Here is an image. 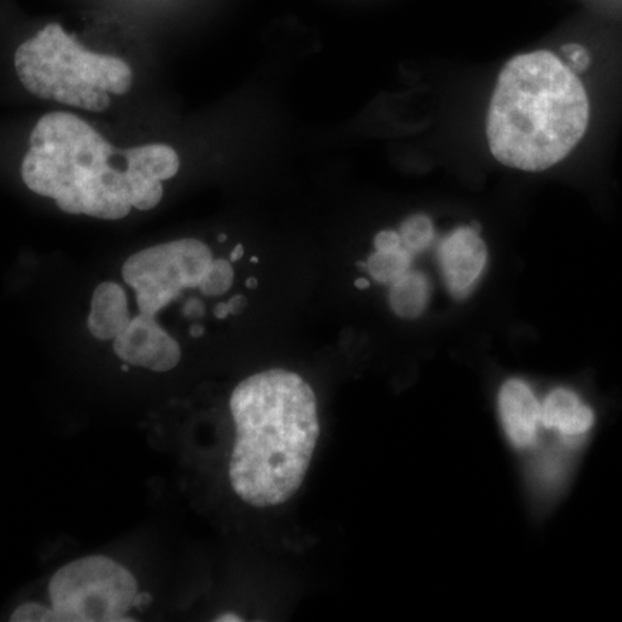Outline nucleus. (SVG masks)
<instances>
[{"mask_svg":"<svg viewBox=\"0 0 622 622\" xmlns=\"http://www.w3.org/2000/svg\"><path fill=\"white\" fill-rule=\"evenodd\" d=\"M215 621L216 622H242L244 621V619H242V617L237 616V614H232V612H229V614H220V616L216 617Z\"/></svg>","mask_w":622,"mask_h":622,"instance_id":"obj_24","label":"nucleus"},{"mask_svg":"<svg viewBox=\"0 0 622 622\" xmlns=\"http://www.w3.org/2000/svg\"><path fill=\"white\" fill-rule=\"evenodd\" d=\"M13 622H54L52 607H45L42 603L28 602L20 605L11 616Z\"/></svg>","mask_w":622,"mask_h":622,"instance_id":"obj_17","label":"nucleus"},{"mask_svg":"<svg viewBox=\"0 0 622 622\" xmlns=\"http://www.w3.org/2000/svg\"><path fill=\"white\" fill-rule=\"evenodd\" d=\"M234 267L230 260H213L197 289L206 296H222L234 284Z\"/></svg>","mask_w":622,"mask_h":622,"instance_id":"obj_16","label":"nucleus"},{"mask_svg":"<svg viewBox=\"0 0 622 622\" xmlns=\"http://www.w3.org/2000/svg\"><path fill=\"white\" fill-rule=\"evenodd\" d=\"M541 424L546 429H557L562 436L578 438L595 424V413L584 405L578 394L569 389H555L541 405Z\"/></svg>","mask_w":622,"mask_h":622,"instance_id":"obj_12","label":"nucleus"},{"mask_svg":"<svg viewBox=\"0 0 622 622\" xmlns=\"http://www.w3.org/2000/svg\"><path fill=\"white\" fill-rule=\"evenodd\" d=\"M204 306L201 301H197V299H192L189 301L184 308L185 317H201L203 315Z\"/></svg>","mask_w":622,"mask_h":622,"instance_id":"obj_21","label":"nucleus"},{"mask_svg":"<svg viewBox=\"0 0 622 622\" xmlns=\"http://www.w3.org/2000/svg\"><path fill=\"white\" fill-rule=\"evenodd\" d=\"M438 260L448 291L465 298L483 275L488 249L477 230L460 227L441 242Z\"/></svg>","mask_w":622,"mask_h":622,"instance_id":"obj_9","label":"nucleus"},{"mask_svg":"<svg viewBox=\"0 0 622 622\" xmlns=\"http://www.w3.org/2000/svg\"><path fill=\"white\" fill-rule=\"evenodd\" d=\"M213 260L203 241L178 239L132 254L121 275L137 294L140 313L156 317L185 289L199 286Z\"/></svg>","mask_w":622,"mask_h":622,"instance_id":"obj_6","label":"nucleus"},{"mask_svg":"<svg viewBox=\"0 0 622 622\" xmlns=\"http://www.w3.org/2000/svg\"><path fill=\"white\" fill-rule=\"evenodd\" d=\"M191 336L192 337H196V339H199V337H203L204 336V327H203V325H192V327H191Z\"/></svg>","mask_w":622,"mask_h":622,"instance_id":"obj_26","label":"nucleus"},{"mask_svg":"<svg viewBox=\"0 0 622 622\" xmlns=\"http://www.w3.org/2000/svg\"><path fill=\"white\" fill-rule=\"evenodd\" d=\"M115 153L90 123L56 111L33 128L21 178L30 191L51 197L68 215L123 220L134 208L127 172L111 165Z\"/></svg>","mask_w":622,"mask_h":622,"instance_id":"obj_3","label":"nucleus"},{"mask_svg":"<svg viewBox=\"0 0 622 622\" xmlns=\"http://www.w3.org/2000/svg\"><path fill=\"white\" fill-rule=\"evenodd\" d=\"M121 370H123V372H128V370H130V367H128V363H123V367H121Z\"/></svg>","mask_w":622,"mask_h":622,"instance_id":"obj_29","label":"nucleus"},{"mask_svg":"<svg viewBox=\"0 0 622 622\" xmlns=\"http://www.w3.org/2000/svg\"><path fill=\"white\" fill-rule=\"evenodd\" d=\"M242 256H244V246H242V244H237L232 254H230V261H239Z\"/></svg>","mask_w":622,"mask_h":622,"instance_id":"obj_25","label":"nucleus"},{"mask_svg":"<svg viewBox=\"0 0 622 622\" xmlns=\"http://www.w3.org/2000/svg\"><path fill=\"white\" fill-rule=\"evenodd\" d=\"M401 246L410 254L422 253L431 246L434 227L426 215H413L403 222L400 230Z\"/></svg>","mask_w":622,"mask_h":622,"instance_id":"obj_15","label":"nucleus"},{"mask_svg":"<svg viewBox=\"0 0 622 622\" xmlns=\"http://www.w3.org/2000/svg\"><path fill=\"white\" fill-rule=\"evenodd\" d=\"M374 246L375 251H394L403 248L400 234H396L393 230H384L375 235Z\"/></svg>","mask_w":622,"mask_h":622,"instance_id":"obj_19","label":"nucleus"},{"mask_svg":"<svg viewBox=\"0 0 622 622\" xmlns=\"http://www.w3.org/2000/svg\"><path fill=\"white\" fill-rule=\"evenodd\" d=\"M151 602H153V597H151L149 593H137V597H135L134 600V607L144 610Z\"/></svg>","mask_w":622,"mask_h":622,"instance_id":"obj_22","label":"nucleus"},{"mask_svg":"<svg viewBox=\"0 0 622 622\" xmlns=\"http://www.w3.org/2000/svg\"><path fill=\"white\" fill-rule=\"evenodd\" d=\"M213 313H215V317L218 318V320H225V318L230 315L229 305H227V303H218Z\"/></svg>","mask_w":622,"mask_h":622,"instance_id":"obj_23","label":"nucleus"},{"mask_svg":"<svg viewBox=\"0 0 622 622\" xmlns=\"http://www.w3.org/2000/svg\"><path fill=\"white\" fill-rule=\"evenodd\" d=\"M258 258H256V256H253V258H251V263H258Z\"/></svg>","mask_w":622,"mask_h":622,"instance_id":"obj_30","label":"nucleus"},{"mask_svg":"<svg viewBox=\"0 0 622 622\" xmlns=\"http://www.w3.org/2000/svg\"><path fill=\"white\" fill-rule=\"evenodd\" d=\"M116 356L135 367L170 372L182 360V350L177 339L159 325L156 317L139 313L130 324L113 339Z\"/></svg>","mask_w":622,"mask_h":622,"instance_id":"obj_7","label":"nucleus"},{"mask_svg":"<svg viewBox=\"0 0 622 622\" xmlns=\"http://www.w3.org/2000/svg\"><path fill=\"white\" fill-rule=\"evenodd\" d=\"M121 156L127 161V177L132 192V208L154 210L165 194L163 182L180 172V156L166 144H144L125 149Z\"/></svg>","mask_w":622,"mask_h":622,"instance_id":"obj_8","label":"nucleus"},{"mask_svg":"<svg viewBox=\"0 0 622 622\" xmlns=\"http://www.w3.org/2000/svg\"><path fill=\"white\" fill-rule=\"evenodd\" d=\"M498 408L508 441L517 450L533 445L540 431L541 405L531 388L519 379L505 382L498 396Z\"/></svg>","mask_w":622,"mask_h":622,"instance_id":"obj_10","label":"nucleus"},{"mask_svg":"<svg viewBox=\"0 0 622 622\" xmlns=\"http://www.w3.org/2000/svg\"><path fill=\"white\" fill-rule=\"evenodd\" d=\"M412 254L407 249L400 248L394 251H375L370 256L365 267L369 270L372 279L379 284H393L394 280L400 279L401 275L410 270Z\"/></svg>","mask_w":622,"mask_h":622,"instance_id":"obj_14","label":"nucleus"},{"mask_svg":"<svg viewBox=\"0 0 622 622\" xmlns=\"http://www.w3.org/2000/svg\"><path fill=\"white\" fill-rule=\"evenodd\" d=\"M246 287H248V289H256V287H258V279H256V277H251V279L246 280Z\"/></svg>","mask_w":622,"mask_h":622,"instance_id":"obj_28","label":"nucleus"},{"mask_svg":"<svg viewBox=\"0 0 622 622\" xmlns=\"http://www.w3.org/2000/svg\"><path fill=\"white\" fill-rule=\"evenodd\" d=\"M590 121L583 83L552 52L508 61L489 104L491 153L503 165L543 172L569 156Z\"/></svg>","mask_w":622,"mask_h":622,"instance_id":"obj_2","label":"nucleus"},{"mask_svg":"<svg viewBox=\"0 0 622 622\" xmlns=\"http://www.w3.org/2000/svg\"><path fill=\"white\" fill-rule=\"evenodd\" d=\"M14 70L33 96L92 113L106 111L111 96H125L134 83L125 59L87 51L58 23L18 47Z\"/></svg>","mask_w":622,"mask_h":622,"instance_id":"obj_4","label":"nucleus"},{"mask_svg":"<svg viewBox=\"0 0 622 622\" xmlns=\"http://www.w3.org/2000/svg\"><path fill=\"white\" fill-rule=\"evenodd\" d=\"M355 286L358 287V289H367V287H369V280L358 279L355 282Z\"/></svg>","mask_w":622,"mask_h":622,"instance_id":"obj_27","label":"nucleus"},{"mask_svg":"<svg viewBox=\"0 0 622 622\" xmlns=\"http://www.w3.org/2000/svg\"><path fill=\"white\" fill-rule=\"evenodd\" d=\"M227 305H229L230 315H241L244 308H246V299L241 294H237V296L227 301Z\"/></svg>","mask_w":622,"mask_h":622,"instance_id":"obj_20","label":"nucleus"},{"mask_svg":"<svg viewBox=\"0 0 622 622\" xmlns=\"http://www.w3.org/2000/svg\"><path fill=\"white\" fill-rule=\"evenodd\" d=\"M139 584L127 567L92 555L61 567L49 583L54 622H134Z\"/></svg>","mask_w":622,"mask_h":622,"instance_id":"obj_5","label":"nucleus"},{"mask_svg":"<svg viewBox=\"0 0 622 622\" xmlns=\"http://www.w3.org/2000/svg\"><path fill=\"white\" fill-rule=\"evenodd\" d=\"M562 54H564L565 59H567V64H565V66H567L572 73H583V71L590 68V54H588V51H586L584 47H581V45H565L564 49H562Z\"/></svg>","mask_w":622,"mask_h":622,"instance_id":"obj_18","label":"nucleus"},{"mask_svg":"<svg viewBox=\"0 0 622 622\" xmlns=\"http://www.w3.org/2000/svg\"><path fill=\"white\" fill-rule=\"evenodd\" d=\"M429 303V282L422 273L410 272L394 280L389 292V305L401 318H417Z\"/></svg>","mask_w":622,"mask_h":622,"instance_id":"obj_13","label":"nucleus"},{"mask_svg":"<svg viewBox=\"0 0 622 622\" xmlns=\"http://www.w3.org/2000/svg\"><path fill=\"white\" fill-rule=\"evenodd\" d=\"M235 445L230 486L242 502L275 507L305 481L320 436L317 396L291 370L251 375L230 396Z\"/></svg>","mask_w":622,"mask_h":622,"instance_id":"obj_1","label":"nucleus"},{"mask_svg":"<svg viewBox=\"0 0 622 622\" xmlns=\"http://www.w3.org/2000/svg\"><path fill=\"white\" fill-rule=\"evenodd\" d=\"M127 294L116 282H102L92 294L87 320L90 334L99 341L115 339L130 324Z\"/></svg>","mask_w":622,"mask_h":622,"instance_id":"obj_11","label":"nucleus"}]
</instances>
